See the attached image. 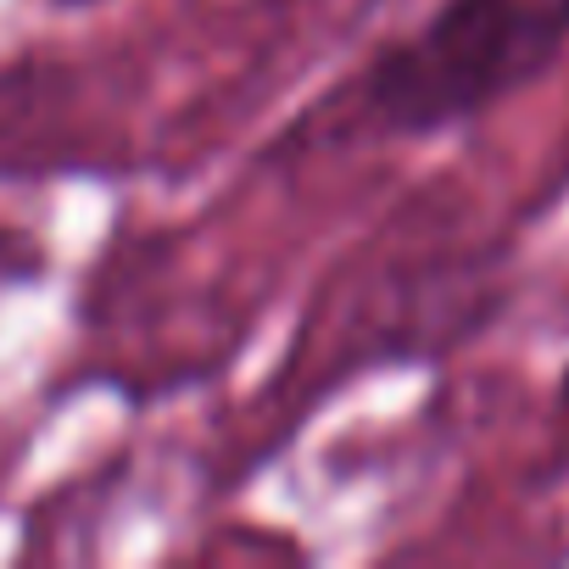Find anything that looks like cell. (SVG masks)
<instances>
[{"instance_id":"6da1fadb","label":"cell","mask_w":569,"mask_h":569,"mask_svg":"<svg viewBox=\"0 0 569 569\" xmlns=\"http://www.w3.org/2000/svg\"><path fill=\"white\" fill-rule=\"evenodd\" d=\"M563 46L569 0H441L369 62L358 112L386 134H447L536 84Z\"/></svg>"},{"instance_id":"7a4b0ae2","label":"cell","mask_w":569,"mask_h":569,"mask_svg":"<svg viewBox=\"0 0 569 569\" xmlns=\"http://www.w3.org/2000/svg\"><path fill=\"white\" fill-rule=\"evenodd\" d=\"M558 397H563V413H569V375H563V386H558Z\"/></svg>"}]
</instances>
